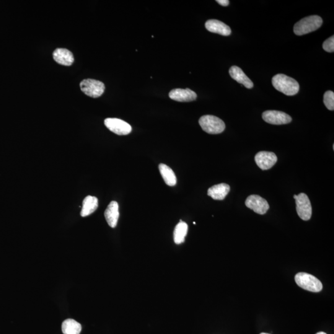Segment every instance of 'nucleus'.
<instances>
[{
    "instance_id": "f03ea898",
    "label": "nucleus",
    "mask_w": 334,
    "mask_h": 334,
    "mask_svg": "<svg viewBox=\"0 0 334 334\" xmlns=\"http://www.w3.org/2000/svg\"><path fill=\"white\" fill-rule=\"evenodd\" d=\"M323 24V19L319 15H310L304 18L294 25V31L297 35L307 34L314 32Z\"/></svg>"
},
{
    "instance_id": "5701e85b",
    "label": "nucleus",
    "mask_w": 334,
    "mask_h": 334,
    "mask_svg": "<svg viewBox=\"0 0 334 334\" xmlns=\"http://www.w3.org/2000/svg\"><path fill=\"white\" fill-rule=\"evenodd\" d=\"M219 4L223 6H227L229 4L230 1L229 0H217L216 1Z\"/></svg>"
},
{
    "instance_id": "9b49d317",
    "label": "nucleus",
    "mask_w": 334,
    "mask_h": 334,
    "mask_svg": "<svg viewBox=\"0 0 334 334\" xmlns=\"http://www.w3.org/2000/svg\"><path fill=\"white\" fill-rule=\"evenodd\" d=\"M169 97L177 102H190L196 100L197 94L189 88L185 89H175L170 92Z\"/></svg>"
},
{
    "instance_id": "412c9836",
    "label": "nucleus",
    "mask_w": 334,
    "mask_h": 334,
    "mask_svg": "<svg viewBox=\"0 0 334 334\" xmlns=\"http://www.w3.org/2000/svg\"><path fill=\"white\" fill-rule=\"evenodd\" d=\"M324 103L328 109L334 110V93L331 90L326 92L324 95Z\"/></svg>"
},
{
    "instance_id": "0eeeda50",
    "label": "nucleus",
    "mask_w": 334,
    "mask_h": 334,
    "mask_svg": "<svg viewBox=\"0 0 334 334\" xmlns=\"http://www.w3.org/2000/svg\"><path fill=\"white\" fill-rule=\"evenodd\" d=\"M263 119L266 123L272 125H286L291 122L292 118L283 111L268 110L263 113Z\"/></svg>"
},
{
    "instance_id": "7ed1b4c3",
    "label": "nucleus",
    "mask_w": 334,
    "mask_h": 334,
    "mask_svg": "<svg viewBox=\"0 0 334 334\" xmlns=\"http://www.w3.org/2000/svg\"><path fill=\"white\" fill-rule=\"evenodd\" d=\"M199 125L207 133L217 134L222 133L225 130V125L224 121L217 116L204 115L199 120Z\"/></svg>"
},
{
    "instance_id": "f257e3e1",
    "label": "nucleus",
    "mask_w": 334,
    "mask_h": 334,
    "mask_svg": "<svg viewBox=\"0 0 334 334\" xmlns=\"http://www.w3.org/2000/svg\"><path fill=\"white\" fill-rule=\"evenodd\" d=\"M272 84L278 91L288 96L296 95L299 91V82L292 77L283 74H278L273 77Z\"/></svg>"
},
{
    "instance_id": "2eb2a0df",
    "label": "nucleus",
    "mask_w": 334,
    "mask_h": 334,
    "mask_svg": "<svg viewBox=\"0 0 334 334\" xmlns=\"http://www.w3.org/2000/svg\"><path fill=\"white\" fill-rule=\"evenodd\" d=\"M229 74L232 79L244 85L247 89H251L254 86L253 82L243 70L237 66H233L229 69Z\"/></svg>"
},
{
    "instance_id": "aec40b11",
    "label": "nucleus",
    "mask_w": 334,
    "mask_h": 334,
    "mask_svg": "<svg viewBox=\"0 0 334 334\" xmlns=\"http://www.w3.org/2000/svg\"><path fill=\"white\" fill-rule=\"evenodd\" d=\"M61 329L64 334H80L82 327L76 321L68 319L62 324Z\"/></svg>"
},
{
    "instance_id": "393cba45",
    "label": "nucleus",
    "mask_w": 334,
    "mask_h": 334,
    "mask_svg": "<svg viewBox=\"0 0 334 334\" xmlns=\"http://www.w3.org/2000/svg\"><path fill=\"white\" fill-rule=\"evenodd\" d=\"M261 334H266V333H261Z\"/></svg>"
},
{
    "instance_id": "4be33fe9",
    "label": "nucleus",
    "mask_w": 334,
    "mask_h": 334,
    "mask_svg": "<svg viewBox=\"0 0 334 334\" xmlns=\"http://www.w3.org/2000/svg\"><path fill=\"white\" fill-rule=\"evenodd\" d=\"M323 47L324 50L329 53H333L334 51V36L329 38L323 43Z\"/></svg>"
},
{
    "instance_id": "4468645a",
    "label": "nucleus",
    "mask_w": 334,
    "mask_h": 334,
    "mask_svg": "<svg viewBox=\"0 0 334 334\" xmlns=\"http://www.w3.org/2000/svg\"><path fill=\"white\" fill-rule=\"evenodd\" d=\"M54 60L64 66H71L74 62L72 53L66 48H57L53 53Z\"/></svg>"
},
{
    "instance_id": "ddd939ff",
    "label": "nucleus",
    "mask_w": 334,
    "mask_h": 334,
    "mask_svg": "<svg viewBox=\"0 0 334 334\" xmlns=\"http://www.w3.org/2000/svg\"><path fill=\"white\" fill-rule=\"evenodd\" d=\"M106 221L111 228L116 227L117 225L119 216V206L117 202L111 201L105 211Z\"/></svg>"
},
{
    "instance_id": "dca6fc26",
    "label": "nucleus",
    "mask_w": 334,
    "mask_h": 334,
    "mask_svg": "<svg viewBox=\"0 0 334 334\" xmlns=\"http://www.w3.org/2000/svg\"><path fill=\"white\" fill-rule=\"evenodd\" d=\"M230 187L225 183H221L210 188L208 191V195L214 200L222 201L229 194Z\"/></svg>"
},
{
    "instance_id": "423d86ee",
    "label": "nucleus",
    "mask_w": 334,
    "mask_h": 334,
    "mask_svg": "<svg viewBox=\"0 0 334 334\" xmlns=\"http://www.w3.org/2000/svg\"><path fill=\"white\" fill-rule=\"evenodd\" d=\"M295 199L298 215L304 221H309L312 216V206L308 196L306 194L300 193Z\"/></svg>"
},
{
    "instance_id": "f8f14e48",
    "label": "nucleus",
    "mask_w": 334,
    "mask_h": 334,
    "mask_svg": "<svg viewBox=\"0 0 334 334\" xmlns=\"http://www.w3.org/2000/svg\"><path fill=\"white\" fill-rule=\"evenodd\" d=\"M205 27L209 32L218 34L229 36L231 34V28L225 23L216 19H210L206 22Z\"/></svg>"
},
{
    "instance_id": "9d476101",
    "label": "nucleus",
    "mask_w": 334,
    "mask_h": 334,
    "mask_svg": "<svg viewBox=\"0 0 334 334\" xmlns=\"http://www.w3.org/2000/svg\"><path fill=\"white\" fill-rule=\"evenodd\" d=\"M255 162L263 170L270 169L278 162V157L273 152L261 151L256 155Z\"/></svg>"
},
{
    "instance_id": "39448f33",
    "label": "nucleus",
    "mask_w": 334,
    "mask_h": 334,
    "mask_svg": "<svg viewBox=\"0 0 334 334\" xmlns=\"http://www.w3.org/2000/svg\"><path fill=\"white\" fill-rule=\"evenodd\" d=\"M80 87L85 95L92 98L100 97L105 89V85L102 82L92 79L83 80L80 83Z\"/></svg>"
},
{
    "instance_id": "a211bd4d",
    "label": "nucleus",
    "mask_w": 334,
    "mask_h": 334,
    "mask_svg": "<svg viewBox=\"0 0 334 334\" xmlns=\"http://www.w3.org/2000/svg\"><path fill=\"white\" fill-rule=\"evenodd\" d=\"M160 174L165 183L170 186H173L177 184V177L175 173L167 165L164 164L159 165V166Z\"/></svg>"
},
{
    "instance_id": "f3484780",
    "label": "nucleus",
    "mask_w": 334,
    "mask_h": 334,
    "mask_svg": "<svg viewBox=\"0 0 334 334\" xmlns=\"http://www.w3.org/2000/svg\"><path fill=\"white\" fill-rule=\"evenodd\" d=\"M98 199L94 196H87L82 202V208L81 212L82 217L89 216L94 213L98 208Z\"/></svg>"
},
{
    "instance_id": "20e7f679",
    "label": "nucleus",
    "mask_w": 334,
    "mask_h": 334,
    "mask_svg": "<svg viewBox=\"0 0 334 334\" xmlns=\"http://www.w3.org/2000/svg\"><path fill=\"white\" fill-rule=\"evenodd\" d=\"M297 284L301 288L312 292H320L323 290V284L319 279L311 274L298 273L295 278Z\"/></svg>"
},
{
    "instance_id": "1a4fd4ad",
    "label": "nucleus",
    "mask_w": 334,
    "mask_h": 334,
    "mask_svg": "<svg viewBox=\"0 0 334 334\" xmlns=\"http://www.w3.org/2000/svg\"><path fill=\"white\" fill-rule=\"evenodd\" d=\"M245 204L247 208L260 215L265 214L269 209L268 201L258 195L248 196L245 201Z\"/></svg>"
},
{
    "instance_id": "6e6552de",
    "label": "nucleus",
    "mask_w": 334,
    "mask_h": 334,
    "mask_svg": "<svg viewBox=\"0 0 334 334\" xmlns=\"http://www.w3.org/2000/svg\"><path fill=\"white\" fill-rule=\"evenodd\" d=\"M105 125L110 131L120 136L128 135L131 133L132 128L126 121L118 118H107Z\"/></svg>"
},
{
    "instance_id": "b1692460",
    "label": "nucleus",
    "mask_w": 334,
    "mask_h": 334,
    "mask_svg": "<svg viewBox=\"0 0 334 334\" xmlns=\"http://www.w3.org/2000/svg\"><path fill=\"white\" fill-rule=\"evenodd\" d=\"M317 334H326L325 333H324V332H320V333H317Z\"/></svg>"
},
{
    "instance_id": "6ab92c4d",
    "label": "nucleus",
    "mask_w": 334,
    "mask_h": 334,
    "mask_svg": "<svg viewBox=\"0 0 334 334\" xmlns=\"http://www.w3.org/2000/svg\"><path fill=\"white\" fill-rule=\"evenodd\" d=\"M188 226L185 222L181 221L176 226L173 238L176 244L180 245L185 242V237L188 234Z\"/></svg>"
}]
</instances>
